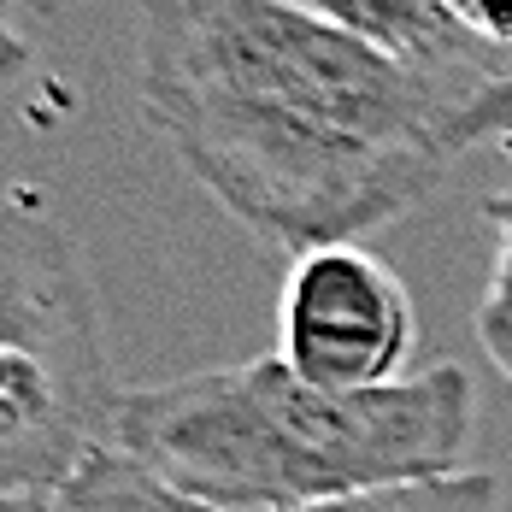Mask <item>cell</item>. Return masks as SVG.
Wrapping results in <instances>:
<instances>
[{
    "label": "cell",
    "instance_id": "1",
    "mask_svg": "<svg viewBox=\"0 0 512 512\" xmlns=\"http://www.w3.org/2000/svg\"><path fill=\"white\" fill-rule=\"evenodd\" d=\"M136 95L206 195L295 259L407 218L454 165V95L289 0H148Z\"/></svg>",
    "mask_w": 512,
    "mask_h": 512
},
{
    "label": "cell",
    "instance_id": "4",
    "mask_svg": "<svg viewBox=\"0 0 512 512\" xmlns=\"http://www.w3.org/2000/svg\"><path fill=\"white\" fill-rule=\"evenodd\" d=\"M412 348L418 307L383 254L365 242H336L289 265L277 295V359L312 389H395L407 383Z\"/></svg>",
    "mask_w": 512,
    "mask_h": 512
},
{
    "label": "cell",
    "instance_id": "10",
    "mask_svg": "<svg viewBox=\"0 0 512 512\" xmlns=\"http://www.w3.org/2000/svg\"><path fill=\"white\" fill-rule=\"evenodd\" d=\"M448 6H454V24H460L465 36L489 59L507 65L512 59V0H448Z\"/></svg>",
    "mask_w": 512,
    "mask_h": 512
},
{
    "label": "cell",
    "instance_id": "7",
    "mask_svg": "<svg viewBox=\"0 0 512 512\" xmlns=\"http://www.w3.org/2000/svg\"><path fill=\"white\" fill-rule=\"evenodd\" d=\"M295 512H495V477L489 471H454V477H424V483L359 489V495Z\"/></svg>",
    "mask_w": 512,
    "mask_h": 512
},
{
    "label": "cell",
    "instance_id": "5",
    "mask_svg": "<svg viewBox=\"0 0 512 512\" xmlns=\"http://www.w3.org/2000/svg\"><path fill=\"white\" fill-rule=\"evenodd\" d=\"M289 6H307L318 18L354 30L365 42H377L383 53L407 59L412 71H424L430 83H442L454 95V106L465 95H477L489 77L507 71L501 59H489L454 24V6L448 0H289Z\"/></svg>",
    "mask_w": 512,
    "mask_h": 512
},
{
    "label": "cell",
    "instance_id": "2",
    "mask_svg": "<svg viewBox=\"0 0 512 512\" xmlns=\"http://www.w3.org/2000/svg\"><path fill=\"white\" fill-rule=\"evenodd\" d=\"M471 377L430 365L395 389H312L283 359L130 389L112 448L224 512H295L465 471Z\"/></svg>",
    "mask_w": 512,
    "mask_h": 512
},
{
    "label": "cell",
    "instance_id": "8",
    "mask_svg": "<svg viewBox=\"0 0 512 512\" xmlns=\"http://www.w3.org/2000/svg\"><path fill=\"white\" fill-rule=\"evenodd\" d=\"M483 218L495 230V271H489V289L477 307V342L495 359V371L512 383V183L483 195Z\"/></svg>",
    "mask_w": 512,
    "mask_h": 512
},
{
    "label": "cell",
    "instance_id": "3",
    "mask_svg": "<svg viewBox=\"0 0 512 512\" xmlns=\"http://www.w3.org/2000/svg\"><path fill=\"white\" fill-rule=\"evenodd\" d=\"M124 395L65 224L36 189H12L0 212V501H53L112 448Z\"/></svg>",
    "mask_w": 512,
    "mask_h": 512
},
{
    "label": "cell",
    "instance_id": "9",
    "mask_svg": "<svg viewBox=\"0 0 512 512\" xmlns=\"http://www.w3.org/2000/svg\"><path fill=\"white\" fill-rule=\"evenodd\" d=\"M448 148L454 159L465 148H512V59L501 77H489L477 95H465L448 118Z\"/></svg>",
    "mask_w": 512,
    "mask_h": 512
},
{
    "label": "cell",
    "instance_id": "6",
    "mask_svg": "<svg viewBox=\"0 0 512 512\" xmlns=\"http://www.w3.org/2000/svg\"><path fill=\"white\" fill-rule=\"evenodd\" d=\"M42 512H224V507L195 501L189 489L165 483L159 471L130 460L124 448H101L53 501H42Z\"/></svg>",
    "mask_w": 512,
    "mask_h": 512
}]
</instances>
